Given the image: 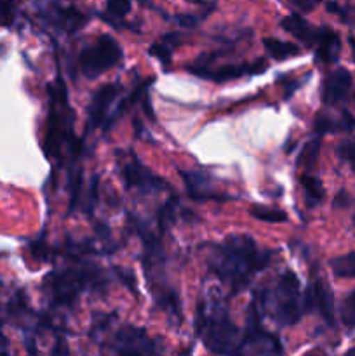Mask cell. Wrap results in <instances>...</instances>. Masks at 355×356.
Here are the masks:
<instances>
[{
  "mask_svg": "<svg viewBox=\"0 0 355 356\" xmlns=\"http://www.w3.org/2000/svg\"><path fill=\"white\" fill-rule=\"evenodd\" d=\"M271 252L260 250L247 235H232L209 256V268L232 289L240 292L251 278L268 264Z\"/></svg>",
  "mask_w": 355,
  "mask_h": 356,
  "instance_id": "cell-1",
  "label": "cell"
},
{
  "mask_svg": "<svg viewBox=\"0 0 355 356\" xmlns=\"http://www.w3.org/2000/svg\"><path fill=\"white\" fill-rule=\"evenodd\" d=\"M299 280L292 271H285L281 278H278L277 285L270 294H265L261 299V306L274 320H277L281 325H292L298 322L303 315V296L299 291Z\"/></svg>",
  "mask_w": 355,
  "mask_h": 356,
  "instance_id": "cell-2",
  "label": "cell"
},
{
  "mask_svg": "<svg viewBox=\"0 0 355 356\" xmlns=\"http://www.w3.org/2000/svg\"><path fill=\"white\" fill-rule=\"evenodd\" d=\"M197 325L207 350L216 355L237 356L242 339L239 337L237 327L230 322L225 309L214 308L211 313L204 309L198 315Z\"/></svg>",
  "mask_w": 355,
  "mask_h": 356,
  "instance_id": "cell-3",
  "label": "cell"
},
{
  "mask_svg": "<svg viewBox=\"0 0 355 356\" xmlns=\"http://www.w3.org/2000/svg\"><path fill=\"white\" fill-rule=\"evenodd\" d=\"M122 59V49L117 40L108 35H101L93 45L80 52V70L89 79H96L101 73L110 70Z\"/></svg>",
  "mask_w": 355,
  "mask_h": 356,
  "instance_id": "cell-4",
  "label": "cell"
},
{
  "mask_svg": "<svg viewBox=\"0 0 355 356\" xmlns=\"http://www.w3.org/2000/svg\"><path fill=\"white\" fill-rule=\"evenodd\" d=\"M68 111V99H66V89L61 79H58L56 89L52 90L51 99V117H49L47 134H45V153L49 156L58 155L61 149L63 141H65L66 129H72L70 118H66Z\"/></svg>",
  "mask_w": 355,
  "mask_h": 356,
  "instance_id": "cell-5",
  "label": "cell"
},
{
  "mask_svg": "<svg viewBox=\"0 0 355 356\" xmlns=\"http://www.w3.org/2000/svg\"><path fill=\"white\" fill-rule=\"evenodd\" d=\"M256 302L249 308V320L244 339L240 341L237 356H275L281 353V344L274 334L265 332L260 327Z\"/></svg>",
  "mask_w": 355,
  "mask_h": 356,
  "instance_id": "cell-6",
  "label": "cell"
},
{
  "mask_svg": "<svg viewBox=\"0 0 355 356\" xmlns=\"http://www.w3.org/2000/svg\"><path fill=\"white\" fill-rule=\"evenodd\" d=\"M89 273L87 271H66V273H52L45 280V291L51 299L59 305H68L86 287Z\"/></svg>",
  "mask_w": 355,
  "mask_h": 356,
  "instance_id": "cell-7",
  "label": "cell"
},
{
  "mask_svg": "<svg viewBox=\"0 0 355 356\" xmlns=\"http://www.w3.org/2000/svg\"><path fill=\"white\" fill-rule=\"evenodd\" d=\"M117 356H153L155 346L148 334L136 327H122L115 336Z\"/></svg>",
  "mask_w": 355,
  "mask_h": 356,
  "instance_id": "cell-8",
  "label": "cell"
},
{
  "mask_svg": "<svg viewBox=\"0 0 355 356\" xmlns=\"http://www.w3.org/2000/svg\"><path fill=\"white\" fill-rule=\"evenodd\" d=\"M120 172L122 176H124V181L127 183V186L136 188V190L152 191L164 186L162 179L153 176L145 165L139 163L138 159L124 160V162L120 163Z\"/></svg>",
  "mask_w": 355,
  "mask_h": 356,
  "instance_id": "cell-9",
  "label": "cell"
},
{
  "mask_svg": "<svg viewBox=\"0 0 355 356\" xmlns=\"http://www.w3.org/2000/svg\"><path fill=\"white\" fill-rule=\"evenodd\" d=\"M303 305H305L306 309H315V312H319L320 316L327 323H331V325L334 323V298L326 282L319 280L317 284H313L306 291L305 298H303Z\"/></svg>",
  "mask_w": 355,
  "mask_h": 356,
  "instance_id": "cell-10",
  "label": "cell"
},
{
  "mask_svg": "<svg viewBox=\"0 0 355 356\" xmlns=\"http://www.w3.org/2000/svg\"><path fill=\"white\" fill-rule=\"evenodd\" d=\"M352 89V75L348 70L338 68L326 79L322 99L326 104H338L347 99Z\"/></svg>",
  "mask_w": 355,
  "mask_h": 356,
  "instance_id": "cell-11",
  "label": "cell"
},
{
  "mask_svg": "<svg viewBox=\"0 0 355 356\" xmlns=\"http://www.w3.org/2000/svg\"><path fill=\"white\" fill-rule=\"evenodd\" d=\"M118 92H120V87L117 83H108V86H103L94 92L89 106V120H87L89 129L97 127L104 120L108 108L113 103L115 97L118 96Z\"/></svg>",
  "mask_w": 355,
  "mask_h": 356,
  "instance_id": "cell-12",
  "label": "cell"
},
{
  "mask_svg": "<svg viewBox=\"0 0 355 356\" xmlns=\"http://www.w3.org/2000/svg\"><path fill=\"white\" fill-rule=\"evenodd\" d=\"M281 26L284 28L287 33H291L292 37H296L298 40H301L303 44H306L308 47H315L317 40H319L320 28H313L312 24L306 19H303L298 14H291V16L284 17L281 23Z\"/></svg>",
  "mask_w": 355,
  "mask_h": 356,
  "instance_id": "cell-13",
  "label": "cell"
},
{
  "mask_svg": "<svg viewBox=\"0 0 355 356\" xmlns=\"http://www.w3.org/2000/svg\"><path fill=\"white\" fill-rule=\"evenodd\" d=\"M267 70V63L256 61L253 65H226L221 68H216L214 72H198L195 75L207 76L214 82H226V80L239 79V76L247 75V73H261Z\"/></svg>",
  "mask_w": 355,
  "mask_h": 356,
  "instance_id": "cell-14",
  "label": "cell"
},
{
  "mask_svg": "<svg viewBox=\"0 0 355 356\" xmlns=\"http://www.w3.org/2000/svg\"><path fill=\"white\" fill-rule=\"evenodd\" d=\"M317 58L324 63H334L340 58L341 40L329 28H320L319 40H317Z\"/></svg>",
  "mask_w": 355,
  "mask_h": 356,
  "instance_id": "cell-15",
  "label": "cell"
},
{
  "mask_svg": "<svg viewBox=\"0 0 355 356\" xmlns=\"http://www.w3.org/2000/svg\"><path fill=\"white\" fill-rule=\"evenodd\" d=\"M183 177L190 195L194 198H197V200H211V198H216V200H218L219 198V195L212 191L211 181H209L204 174L183 172Z\"/></svg>",
  "mask_w": 355,
  "mask_h": 356,
  "instance_id": "cell-16",
  "label": "cell"
},
{
  "mask_svg": "<svg viewBox=\"0 0 355 356\" xmlns=\"http://www.w3.org/2000/svg\"><path fill=\"white\" fill-rule=\"evenodd\" d=\"M263 45L268 54L277 59V61H284V59L294 58V56L299 54L298 45L291 44V42L278 40V38H265Z\"/></svg>",
  "mask_w": 355,
  "mask_h": 356,
  "instance_id": "cell-17",
  "label": "cell"
},
{
  "mask_svg": "<svg viewBox=\"0 0 355 356\" xmlns=\"http://www.w3.org/2000/svg\"><path fill=\"white\" fill-rule=\"evenodd\" d=\"M301 186L305 190V202L310 209L317 207L324 200V186L320 179L310 176V174H303Z\"/></svg>",
  "mask_w": 355,
  "mask_h": 356,
  "instance_id": "cell-18",
  "label": "cell"
},
{
  "mask_svg": "<svg viewBox=\"0 0 355 356\" xmlns=\"http://www.w3.org/2000/svg\"><path fill=\"white\" fill-rule=\"evenodd\" d=\"M54 23L65 31H75L86 23V16L77 13L75 9H59L58 16H54Z\"/></svg>",
  "mask_w": 355,
  "mask_h": 356,
  "instance_id": "cell-19",
  "label": "cell"
},
{
  "mask_svg": "<svg viewBox=\"0 0 355 356\" xmlns=\"http://www.w3.org/2000/svg\"><path fill=\"white\" fill-rule=\"evenodd\" d=\"M331 270L340 278H355V252H348L345 256H338L331 259Z\"/></svg>",
  "mask_w": 355,
  "mask_h": 356,
  "instance_id": "cell-20",
  "label": "cell"
},
{
  "mask_svg": "<svg viewBox=\"0 0 355 356\" xmlns=\"http://www.w3.org/2000/svg\"><path fill=\"white\" fill-rule=\"evenodd\" d=\"M320 145H322L320 138H315V139H312V141L306 143V145L303 146V152L299 153L298 165L303 167L305 170H312L313 167H315L317 159H319Z\"/></svg>",
  "mask_w": 355,
  "mask_h": 356,
  "instance_id": "cell-21",
  "label": "cell"
},
{
  "mask_svg": "<svg viewBox=\"0 0 355 356\" xmlns=\"http://www.w3.org/2000/svg\"><path fill=\"white\" fill-rule=\"evenodd\" d=\"M251 216L258 221L263 222H284L287 221V214L284 211H278V209H270V207H260L256 205L254 209H251Z\"/></svg>",
  "mask_w": 355,
  "mask_h": 356,
  "instance_id": "cell-22",
  "label": "cell"
},
{
  "mask_svg": "<svg viewBox=\"0 0 355 356\" xmlns=\"http://www.w3.org/2000/svg\"><path fill=\"white\" fill-rule=\"evenodd\" d=\"M341 320L347 327H355V291L341 305Z\"/></svg>",
  "mask_w": 355,
  "mask_h": 356,
  "instance_id": "cell-23",
  "label": "cell"
},
{
  "mask_svg": "<svg viewBox=\"0 0 355 356\" xmlns=\"http://www.w3.org/2000/svg\"><path fill=\"white\" fill-rule=\"evenodd\" d=\"M16 17V7L13 0H0V26H10Z\"/></svg>",
  "mask_w": 355,
  "mask_h": 356,
  "instance_id": "cell-24",
  "label": "cell"
},
{
  "mask_svg": "<svg viewBox=\"0 0 355 356\" xmlns=\"http://www.w3.org/2000/svg\"><path fill=\"white\" fill-rule=\"evenodd\" d=\"M106 9L113 16L122 17L131 10V0H106Z\"/></svg>",
  "mask_w": 355,
  "mask_h": 356,
  "instance_id": "cell-25",
  "label": "cell"
},
{
  "mask_svg": "<svg viewBox=\"0 0 355 356\" xmlns=\"http://www.w3.org/2000/svg\"><path fill=\"white\" fill-rule=\"evenodd\" d=\"M338 155H340L343 160H347V162H350L352 165L355 167V139H352V141H347V143H343V145L338 146Z\"/></svg>",
  "mask_w": 355,
  "mask_h": 356,
  "instance_id": "cell-26",
  "label": "cell"
},
{
  "mask_svg": "<svg viewBox=\"0 0 355 356\" xmlns=\"http://www.w3.org/2000/svg\"><path fill=\"white\" fill-rule=\"evenodd\" d=\"M150 52H152L153 56H157V58H159L162 63L169 65V61H171V49L167 47L166 42H162V44L153 45V47L150 49Z\"/></svg>",
  "mask_w": 355,
  "mask_h": 356,
  "instance_id": "cell-27",
  "label": "cell"
},
{
  "mask_svg": "<svg viewBox=\"0 0 355 356\" xmlns=\"http://www.w3.org/2000/svg\"><path fill=\"white\" fill-rule=\"evenodd\" d=\"M320 2H322V0H291L292 6H294L296 9L301 10V13H310V10L315 9Z\"/></svg>",
  "mask_w": 355,
  "mask_h": 356,
  "instance_id": "cell-28",
  "label": "cell"
},
{
  "mask_svg": "<svg viewBox=\"0 0 355 356\" xmlns=\"http://www.w3.org/2000/svg\"><path fill=\"white\" fill-rule=\"evenodd\" d=\"M345 356H355V348H352V350H350V351H348V353H347V355H345Z\"/></svg>",
  "mask_w": 355,
  "mask_h": 356,
  "instance_id": "cell-29",
  "label": "cell"
},
{
  "mask_svg": "<svg viewBox=\"0 0 355 356\" xmlns=\"http://www.w3.org/2000/svg\"><path fill=\"white\" fill-rule=\"evenodd\" d=\"M350 45L352 49H354V54H355V38H350Z\"/></svg>",
  "mask_w": 355,
  "mask_h": 356,
  "instance_id": "cell-30",
  "label": "cell"
},
{
  "mask_svg": "<svg viewBox=\"0 0 355 356\" xmlns=\"http://www.w3.org/2000/svg\"><path fill=\"white\" fill-rule=\"evenodd\" d=\"M306 356H320V355H306Z\"/></svg>",
  "mask_w": 355,
  "mask_h": 356,
  "instance_id": "cell-31",
  "label": "cell"
},
{
  "mask_svg": "<svg viewBox=\"0 0 355 356\" xmlns=\"http://www.w3.org/2000/svg\"><path fill=\"white\" fill-rule=\"evenodd\" d=\"M354 226H355V216H354Z\"/></svg>",
  "mask_w": 355,
  "mask_h": 356,
  "instance_id": "cell-32",
  "label": "cell"
}]
</instances>
